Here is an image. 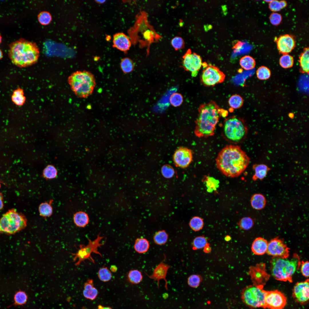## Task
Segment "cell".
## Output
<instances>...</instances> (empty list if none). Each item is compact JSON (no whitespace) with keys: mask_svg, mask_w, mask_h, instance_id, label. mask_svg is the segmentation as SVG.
<instances>
[{"mask_svg":"<svg viewBox=\"0 0 309 309\" xmlns=\"http://www.w3.org/2000/svg\"><path fill=\"white\" fill-rule=\"evenodd\" d=\"M250 158L239 146L229 145L223 148L215 159L217 167L227 177H235L241 175L250 162Z\"/></svg>","mask_w":309,"mask_h":309,"instance_id":"6da1fadb","label":"cell"},{"mask_svg":"<svg viewBox=\"0 0 309 309\" xmlns=\"http://www.w3.org/2000/svg\"><path fill=\"white\" fill-rule=\"evenodd\" d=\"M227 114V111L220 108L213 100L201 104L198 108L195 121V135L199 138L213 136L221 117H225Z\"/></svg>","mask_w":309,"mask_h":309,"instance_id":"7a4b0ae2","label":"cell"},{"mask_svg":"<svg viewBox=\"0 0 309 309\" xmlns=\"http://www.w3.org/2000/svg\"><path fill=\"white\" fill-rule=\"evenodd\" d=\"M8 55L14 65L20 68H24L37 62L39 50L35 43L21 39L10 45Z\"/></svg>","mask_w":309,"mask_h":309,"instance_id":"3957f363","label":"cell"},{"mask_svg":"<svg viewBox=\"0 0 309 309\" xmlns=\"http://www.w3.org/2000/svg\"><path fill=\"white\" fill-rule=\"evenodd\" d=\"M274 257L271 261V273L276 279L292 281V277L300 265V259L296 254L290 259Z\"/></svg>","mask_w":309,"mask_h":309,"instance_id":"277c9868","label":"cell"},{"mask_svg":"<svg viewBox=\"0 0 309 309\" xmlns=\"http://www.w3.org/2000/svg\"><path fill=\"white\" fill-rule=\"evenodd\" d=\"M68 82L74 93L81 98H86L91 95L96 85L94 75L85 70L73 73L69 76Z\"/></svg>","mask_w":309,"mask_h":309,"instance_id":"5b68a950","label":"cell"},{"mask_svg":"<svg viewBox=\"0 0 309 309\" xmlns=\"http://www.w3.org/2000/svg\"><path fill=\"white\" fill-rule=\"evenodd\" d=\"M248 129L244 120L236 116L226 118L223 123V132L225 137L234 143L241 142L246 137Z\"/></svg>","mask_w":309,"mask_h":309,"instance_id":"8992f818","label":"cell"},{"mask_svg":"<svg viewBox=\"0 0 309 309\" xmlns=\"http://www.w3.org/2000/svg\"><path fill=\"white\" fill-rule=\"evenodd\" d=\"M27 219L21 213L14 209L9 210L0 218L1 231L13 234L24 229L27 225Z\"/></svg>","mask_w":309,"mask_h":309,"instance_id":"52a82bcc","label":"cell"},{"mask_svg":"<svg viewBox=\"0 0 309 309\" xmlns=\"http://www.w3.org/2000/svg\"><path fill=\"white\" fill-rule=\"evenodd\" d=\"M266 293L261 286H249L243 290L242 298L245 304L249 307L264 308Z\"/></svg>","mask_w":309,"mask_h":309,"instance_id":"ba28073f","label":"cell"},{"mask_svg":"<svg viewBox=\"0 0 309 309\" xmlns=\"http://www.w3.org/2000/svg\"><path fill=\"white\" fill-rule=\"evenodd\" d=\"M103 238V237L100 236L99 234L93 241H92L88 239L89 242L87 245H80L78 251L76 253L72 254L74 256V261H77L75 265L78 266L82 262L88 259L94 263V260L91 255L93 253H96L102 256L101 254L98 251V248L104 244L103 243H100Z\"/></svg>","mask_w":309,"mask_h":309,"instance_id":"9c48e42d","label":"cell"},{"mask_svg":"<svg viewBox=\"0 0 309 309\" xmlns=\"http://www.w3.org/2000/svg\"><path fill=\"white\" fill-rule=\"evenodd\" d=\"M203 69L200 76L201 84L207 87H213L223 82L225 75L217 67L203 63Z\"/></svg>","mask_w":309,"mask_h":309,"instance_id":"30bf717a","label":"cell"},{"mask_svg":"<svg viewBox=\"0 0 309 309\" xmlns=\"http://www.w3.org/2000/svg\"><path fill=\"white\" fill-rule=\"evenodd\" d=\"M201 57L197 54L192 52L188 49L183 57L182 65L184 70L191 73L192 77H195L202 66Z\"/></svg>","mask_w":309,"mask_h":309,"instance_id":"8fae6325","label":"cell"},{"mask_svg":"<svg viewBox=\"0 0 309 309\" xmlns=\"http://www.w3.org/2000/svg\"><path fill=\"white\" fill-rule=\"evenodd\" d=\"M286 298L284 295L277 290L267 292L265 307L269 309H282L285 306Z\"/></svg>","mask_w":309,"mask_h":309,"instance_id":"7c38bea8","label":"cell"},{"mask_svg":"<svg viewBox=\"0 0 309 309\" xmlns=\"http://www.w3.org/2000/svg\"><path fill=\"white\" fill-rule=\"evenodd\" d=\"M266 253L273 257L287 258L289 255V249L283 241L275 238L268 243Z\"/></svg>","mask_w":309,"mask_h":309,"instance_id":"4fadbf2b","label":"cell"},{"mask_svg":"<svg viewBox=\"0 0 309 309\" xmlns=\"http://www.w3.org/2000/svg\"><path fill=\"white\" fill-rule=\"evenodd\" d=\"M193 153L192 150L185 147H180L175 151L173 160L175 165L182 168L188 167L192 161Z\"/></svg>","mask_w":309,"mask_h":309,"instance_id":"5bb4252c","label":"cell"},{"mask_svg":"<svg viewBox=\"0 0 309 309\" xmlns=\"http://www.w3.org/2000/svg\"><path fill=\"white\" fill-rule=\"evenodd\" d=\"M309 284V280H307L304 282H297L295 284L293 289V296L297 302L304 304L308 301Z\"/></svg>","mask_w":309,"mask_h":309,"instance_id":"9a60e30c","label":"cell"},{"mask_svg":"<svg viewBox=\"0 0 309 309\" xmlns=\"http://www.w3.org/2000/svg\"><path fill=\"white\" fill-rule=\"evenodd\" d=\"M275 39L279 52L283 55L290 52L295 46V40L290 35H281Z\"/></svg>","mask_w":309,"mask_h":309,"instance_id":"2e32d148","label":"cell"},{"mask_svg":"<svg viewBox=\"0 0 309 309\" xmlns=\"http://www.w3.org/2000/svg\"><path fill=\"white\" fill-rule=\"evenodd\" d=\"M166 257L165 256L164 260L156 266L151 275H148L146 273V274L150 279L157 281L158 287L160 280H164L165 282V288L167 290H168L167 282L166 279V277L167 271L170 266L164 262V261Z\"/></svg>","mask_w":309,"mask_h":309,"instance_id":"e0dca14e","label":"cell"},{"mask_svg":"<svg viewBox=\"0 0 309 309\" xmlns=\"http://www.w3.org/2000/svg\"><path fill=\"white\" fill-rule=\"evenodd\" d=\"M131 45L130 40L122 33H116L113 36V46L124 52L128 50Z\"/></svg>","mask_w":309,"mask_h":309,"instance_id":"ac0fdd59","label":"cell"},{"mask_svg":"<svg viewBox=\"0 0 309 309\" xmlns=\"http://www.w3.org/2000/svg\"><path fill=\"white\" fill-rule=\"evenodd\" d=\"M268 243L267 241L264 238H257L252 244L251 251L255 255H263L267 252Z\"/></svg>","mask_w":309,"mask_h":309,"instance_id":"d6986e66","label":"cell"},{"mask_svg":"<svg viewBox=\"0 0 309 309\" xmlns=\"http://www.w3.org/2000/svg\"><path fill=\"white\" fill-rule=\"evenodd\" d=\"M83 294L85 298L91 300H94L96 297L98 291L94 286L92 279H89L85 283Z\"/></svg>","mask_w":309,"mask_h":309,"instance_id":"ffe728a7","label":"cell"},{"mask_svg":"<svg viewBox=\"0 0 309 309\" xmlns=\"http://www.w3.org/2000/svg\"><path fill=\"white\" fill-rule=\"evenodd\" d=\"M255 173L252 179L255 181L258 179L262 180L266 176L270 169L266 165L263 164H255L253 166Z\"/></svg>","mask_w":309,"mask_h":309,"instance_id":"44dd1931","label":"cell"},{"mask_svg":"<svg viewBox=\"0 0 309 309\" xmlns=\"http://www.w3.org/2000/svg\"><path fill=\"white\" fill-rule=\"evenodd\" d=\"M73 218L75 225L79 227H84L89 222L88 215L83 211H80L76 213L74 215Z\"/></svg>","mask_w":309,"mask_h":309,"instance_id":"7402d4cb","label":"cell"},{"mask_svg":"<svg viewBox=\"0 0 309 309\" xmlns=\"http://www.w3.org/2000/svg\"><path fill=\"white\" fill-rule=\"evenodd\" d=\"M266 199L264 196L260 194H255L251 197V203L254 209L260 210L264 208L266 204Z\"/></svg>","mask_w":309,"mask_h":309,"instance_id":"603a6c76","label":"cell"},{"mask_svg":"<svg viewBox=\"0 0 309 309\" xmlns=\"http://www.w3.org/2000/svg\"><path fill=\"white\" fill-rule=\"evenodd\" d=\"M309 48H305L299 57V62L301 70L302 72L305 73H308L309 72Z\"/></svg>","mask_w":309,"mask_h":309,"instance_id":"cb8c5ba5","label":"cell"},{"mask_svg":"<svg viewBox=\"0 0 309 309\" xmlns=\"http://www.w3.org/2000/svg\"><path fill=\"white\" fill-rule=\"evenodd\" d=\"M149 246L150 244L148 241L143 237L136 239L134 245L135 250L140 253H143L147 252Z\"/></svg>","mask_w":309,"mask_h":309,"instance_id":"d4e9b609","label":"cell"},{"mask_svg":"<svg viewBox=\"0 0 309 309\" xmlns=\"http://www.w3.org/2000/svg\"><path fill=\"white\" fill-rule=\"evenodd\" d=\"M12 102L16 105L20 106L25 103L26 98L23 89L18 88L13 92L11 96Z\"/></svg>","mask_w":309,"mask_h":309,"instance_id":"484cf974","label":"cell"},{"mask_svg":"<svg viewBox=\"0 0 309 309\" xmlns=\"http://www.w3.org/2000/svg\"><path fill=\"white\" fill-rule=\"evenodd\" d=\"M53 200H50L48 202H45L41 203L39 205L38 211L40 216L46 217H49L53 213V209L52 205Z\"/></svg>","mask_w":309,"mask_h":309,"instance_id":"4316f807","label":"cell"},{"mask_svg":"<svg viewBox=\"0 0 309 309\" xmlns=\"http://www.w3.org/2000/svg\"><path fill=\"white\" fill-rule=\"evenodd\" d=\"M239 63L241 67L246 70H250L253 69L255 65V61L252 57L248 56H245L241 58Z\"/></svg>","mask_w":309,"mask_h":309,"instance_id":"83f0119b","label":"cell"},{"mask_svg":"<svg viewBox=\"0 0 309 309\" xmlns=\"http://www.w3.org/2000/svg\"><path fill=\"white\" fill-rule=\"evenodd\" d=\"M228 104L230 107L233 109L241 108L243 105V101L239 95L235 94L231 96L229 99Z\"/></svg>","mask_w":309,"mask_h":309,"instance_id":"f1b7e54d","label":"cell"},{"mask_svg":"<svg viewBox=\"0 0 309 309\" xmlns=\"http://www.w3.org/2000/svg\"><path fill=\"white\" fill-rule=\"evenodd\" d=\"M134 66L133 61L129 58H125L121 60L120 67L124 73L128 74L131 72L133 71Z\"/></svg>","mask_w":309,"mask_h":309,"instance_id":"f546056e","label":"cell"},{"mask_svg":"<svg viewBox=\"0 0 309 309\" xmlns=\"http://www.w3.org/2000/svg\"><path fill=\"white\" fill-rule=\"evenodd\" d=\"M57 174L58 171L56 168L53 165H48L43 169L42 176L46 180H50L55 178Z\"/></svg>","mask_w":309,"mask_h":309,"instance_id":"4dcf8cb0","label":"cell"},{"mask_svg":"<svg viewBox=\"0 0 309 309\" xmlns=\"http://www.w3.org/2000/svg\"><path fill=\"white\" fill-rule=\"evenodd\" d=\"M168 235L164 230H160L157 232L154 235L153 240L157 244L159 245H164L167 242Z\"/></svg>","mask_w":309,"mask_h":309,"instance_id":"1f68e13d","label":"cell"},{"mask_svg":"<svg viewBox=\"0 0 309 309\" xmlns=\"http://www.w3.org/2000/svg\"><path fill=\"white\" fill-rule=\"evenodd\" d=\"M128 277L130 282L134 284L139 283L142 279V276L141 272L136 270H130L128 273Z\"/></svg>","mask_w":309,"mask_h":309,"instance_id":"d6a6232c","label":"cell"},{"mask_svg":"<svg viewBox=\"0 0 309 309\" xmlns=\"http://www.w3.org/2000/svg\"><path fill=\"white\" fill-rule=\"evenodd\" d=\"M203 181L205 183L208 192L215 190L219 186V181L214 178L209 176L204 177Z\"/></svg>","mask_w":309,"mask_h":309,"instance_id":"836d02e7","label":"cell"},{"mask_svg":"<svg viewBox=\"0 0 309 309\" xmlns=\"http://www.w3.org/2000/svg\"><path fill=\"white\" fill-rule=\"evenodd\" d=\"M293 57L288 54H283L280 58L279 63L281 66L284 68L292 67L294 64Z\"/></svg>","mask_w":309,"mask_h":309,"instance_id":"e575fe53","label":"cell"},{"mask_svg":"<svg viewBox=\"0 0 309 309\" xmlns=\"http://www.w3.org/2000/svg\"><path fill=\"white\" fill-rule=\"evenodd\" d=\"M27 299V296L26 293L23 291L19 290L14 296L13 304L15 306L23 305L26 303Z\"/></svg>","mask_w":309,"mask_h":309,"instance_id":"d590c367","label":"cell"},{"mask_svg":"<svg viewBox=\"0 0 309 309\" xmlns=\"http://www.w3.org/2000/svg\"><path fill=\"white\" fill-rule=\"evenodd\" d=\"M98 276L99 279L103 282H108L112 278L111 272L106 267H103L99 270Z\"/></svg>","mask_w":309,"mask_h":309,"instance_id":"8d00e7d4","label":"cell"},{"mask_svg":"<svg viewBox=\"0 0 309 309\" xmlns=\"http://www.w3.org/2000/svg\"><path fill=\"white\" fill-rule=\"evenodd\" d=\"M287 5V3L285 1L273 0L269 2V7L271 11L276 12L280 11L281 9L286 7Z\"/></svg>","mask_w":309,"mask_h":309,"instance_id":"74e56055","label":"cell"},{"mask_svg":"<svg viewBox=\"0 0 309 309\" xmlns=\"http://www.w3.org/2000/svg\"><path fill=\"white\" fill-rule=\"evenodd\" d=\"M204 225L203 219L198 217H194L190 220L189 225L191 228L195 231L200 230L203 228Z\"/></svg>","mask_w":309,"mask_h":309,"instance_id":"f35d334b","label":"cell"},{"mask_svg":"<svg viewBox=\"0 0 309 309\" xmlns=\"http://www.w3.org/2000/svg\"><path fill=\"white\" fill-rule=\"evenodd\" d=\"M257 78L262 80L268 79L271 76V71L267 67L265 66H261L259 67L256 71Z\"/></svg>","mask_w":309,"mask_h":309,"instance_id":"ab89813d","label":"cell"},{"mask_svg":"<svg viewBox=\"0 0 309 309\" xmlns=\"http://www.w3.org/2000/svg\"><path fill=\"white\" fill-rule=\"evenodd\" d=\"M37 19L40 24L45 25H48L51 22L52 18L49 12L44 11L41 12L38 14Z\"/></svg>","mask_w":309,"mask_h":309,"instance_id":"60d3db41","label":"cell"},{"mask_svg":"<svg viewBox=\"0 0 309 309\" xmlns=\"http://www.w3.org/2000/svg\"><path fill=\"white\" fill-rule=\"evenodd\" d=\"M207 243V240L204 237H197L193 241L192 248L193 249L195 250L203 248Z\"/></svg>","mask_w":309,"mask_h":309,"instance_id":"b9f144b4","label":"cell"},{"mask_svg":"<svg viewBox=\"0 0 309 309\" xmlns=\"http://www.w3.org/2000/svg\"><path fill=\"white\" fill-rule=\"evenodd\" d=\"M170 104L173 106L177 107L180 106L183 101V98L181 94L178 93L173 94L169 98Z\"/></svg>","mask_w":309,"mask_h":309,"instance_id":"7bdbcfd3","label":"cell"},{"mask_svg":"<svg viewBox=\"0 0 309 309\" xmlns=\"http://www.w3.org/2000/svg\"><path fill=\"white\" fill-rule=\"evenodd\" d=\"M254 222L253 219L248 217L242 218L239 221L238 225L240 227L243 229L248 230L251 229L253 226Z\"/></svg>","mask_w":309,"mask_h":309,"instance_id":"ee69618b","label":"cell"},{"mask_svg":"<svg viewBox=\"0 0 309 309\" xmlns=\"http://www.w3.org/2000/svg\"><path fill=\"white\" fill-rule=\"evenodd\" d=\"M161 171L163 176L167 179L172 178L175 173L173 168L169 165H163L161 168Z\"/></svg>","mask_w":309,"mask_h":309,"instance_id":"f6af8a7d","label":"cell"},{"mask_svg":"<svg viewBox=\"0 0 309 309\" xmlns=\"http://www.w3.org/2000/svg\"><path fill=\"white\" fill-rule=\"evenodd\" d=\"M201 280L202 278L200 276L193 274L188 278L187 282L189 286L193 288H196L199 286Z\"/></svg>","mask_w":309,"mask_h":309,"instance_id":"bcb514c9","label":"cell"},{"mask_svg":"<svg viewBox=\"0 0 309 309\" xmlns=\"http://www.w3.org/2000/svg\"><path fill=\"white\" fill-rule=\"evenodd\" d=\"M172 46L176 50L180 49L184 47V42L183 39L179 37H175L171 40Z\"/></svg>","mask_w":309,"mask_h":309,"instance_id":"7dc6e473","label":"cell"},{"mask_svg":"<svg viewBox=\"0 0 309 309\" xmlns=\"http://www.w3.org/2000/svg\"><path fill=\"white\" fill-rule=\"evenodd\" d=\"M269 18L271 23L274 25H277L281 22L282 17L280 14L274 12L271 14Z\"/></svg>","mask_w":309,"mask_h":309,"instance_id":"c3c4849f","label":"cell"},{"mask_svg":"<svg viewBox=\"0 0 309 309\" xmlns=\"http://www.w3.org/2000/svg\"><path fill=\"white\" fill-rule=\"evenodd\" d=\"M309 264L308 261H302L301 265V272L304 276L306 278L309 276Z\"/></svg>","mask_w":309,"mask_h":309,"instance_id":"681fc988","label":"cell"},{"mask_svg":"<svg viewBox=\"0 0 309 309\" xmlns=\"http://www.w3.org/2000/svg\"><path fill=\"white\" fill-rule=\"evenodd\" d=\"M203 248V251L205 253H209L211 251V247L210 246L209 244L208 243Z\"/></svg>","mask_w":309,"mask_h":309,"instance_id":"f907efd6","label":"cell"},{"mask_svg":"<svg viewBox=\"0 0 309 309\" xmlns=\"http://www.w3.org/2000/svg\"><path fill=\"white\" fill-rule=\"evenodd\" d=\"M3 195L0 193V210L3 208Z\"/></svg>","mask_w":309,"mask_h":309,"instance_id":"816d5d0a","label":"cell"},{"mask_svg":"<svg viewBox=\"0 0 309 309\" xmlns=\"http://www.w3.org/2000/svg\"><path fill=\"white\" fill-rule=\"evenodd\" d=\"M117 267L115 265H112L110 268V270L113 272H116L117 271Z\"/></svg>","mask_w":309,"mask_h":309,"instance_id":"f5cc1de1","label":"cell"},{"mask_svg":"<svg viewBox=\"0 0 309 309\" xmlns=\"http://www.w3.org/2000/svg\"><path fill=\"white\" fill-rule=\"evenodd\" d=\"M97 309H112L109 307H104L101 305H99Z\"/></svg>","mask_w":309,"mask_h":309,"instance_id":"db71d44e","label":"cell"},{"mask_svg":"<svg viewBox=\"0 0 309 309\" xmlns=\"http://www.w3.org/2000/svg\"><path fill=\"white\" fill-rule=\"evenodd\" d=\"M95 1L97 3L99 4H102L104 3L105 1V0H96Z\"/></svg>","mask_w":309,"mask_h":309,"instance_id":"11a10c76","label":"cell"},{"mask_svg":"<svg viewBox=\"0 0 309 309\" xmlns=\"http://www.w3.org/2000/svg\"><path fill=\"white\" fill-rule=\"evenodd\" d=\"M3 56V54L1 50L0 49V60H1Z\"/></svg>","mask_w":309,"mask_h":309,"instance_id":"9f6ffc18","label":"cell"},{"mask_svg":"<svg viewBox=\"0 0 309 309\" xmlns=\"http://www.w3.org/2000/svg\"><path fill=\"white\" fill-rule=\"evenodd\" d=\"M2 40V37H1V35H0V44H1V42Z\"/></svg>","mask_w":309,"mask_h":309,"instance_id":"6f0895ef","label":"cell"},{"mask_svg":"<svg viewBox=\"0 0 309 309\" xmlns=\"http://www.w3.org/2000/svg\"><path fill=\"white\" fill-rule=\"evenodd\" d=\"M1 184H0V187H1Z\"/></svg>","mask_w":309,"mask_h":309,"instance_id":"680465c9","label":"cell"},{"mask_svg":"<svg viewBox=\"0 0 309 309\" xmlns=\"http://www.w3.org/2000/svg\"><path fill=\"white\" fill-rule=\"evenodd\" d=\"M0 231H1V229H0Z\"/></svg>","mask_w":309,"mask_h":309,"instance_id":"91938a15","label":"cell"}]
</instances>
